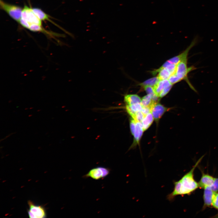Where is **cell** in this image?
I'll use <instances>...</instances> for the list:
<instances>
[{
    "label": "cell",
    "mask_w": 218,
    "mask_h": 218,
    "mask_svg": "<svg viewBox=\"0 0 218 218\" xmlns=\"http://www.w3.org/2000/svg\"><path fill=\"white\" fill-rule=\"evenodd\" d=\"M215 178L212 176L203 173L200 180L198 183L199 187L204 189L211 186L213 183Z\"/></svg>",
    "instance_id": "8fae6325"
},
{
    "label": "cell",
    "mask_w": 218,
    "mask_h": 218,
    "mask_svg": "<svg viewBox=\"0 0 218 218\" xmlns=\"http://www.w3.org/2000/svg\"><path fill=\"white\" fill-rule=\"evenodd\" d=\"M197 41V37H195L189 46L182 53L167 60L170 63L177 64L179 62L184 59L187 58L190 50L196 44Z\"/></svg>",
    "instance_id": "52a82bcc"
},
{
    "label": "cell",
    "mask_w": 218,
    "mask_h": 218,
    "mask_svg": "<svg viewBox=\"0 0 218 218\" xmlns=\"http://www.w3.org/2000/svg\"><path fill=\"white\" fill-rule=\"evenodd\" d=\"M42 21L35 14L32 8L25 5L23 8L21 18L19 21L20 24L27 29L33 25H42Z\"/></svg>",
    "instance_id": "7a4b0ae2"
},
{
    "label": "cell",
    "mask_w": 218,
    "mask_h": 218,
    "mask_svg": "<svg viewBox=\"0 0 218 218\" xmlns=\"http://www.w3.org/2000/svg\"><path fill=\"white\" fill-rule=\"evenodd\" d=\"M212 206L215 208L218 209V193H215L213 199Z\"/></svg>",
    "instance_id": "484cf974"
},
{
    "label": "cell",
    "mask_w": 218,
    "mask_h": 218,
    "mask_svg": "<svg viewBox=\"0 0 218 218\" xmlns=\"http://www.w3.org/2000/svg\"><path fill=\"white\" fill-rule=\"evenodd\" d=\"M187 61V58L177 64L174 73L181 81L185 80L193 90L197 92V90L190 83L188 77V74L196 68L193 66L188 67Z\"/></svg>",
    "instance_id": "3957f363"
},
{
    "label": "cell",
    "mask_w": 218,
    "mask_h": 218,
    "mask_svg": "<svg viewBox=\"0 0 218 218\" xmlns=\"http://www.w3.org/2000/svg\"><path fill=\"white\" fill-rule=\"evenodd\" d=\"M204 189V206L205 207L210 206L212 205L213 199L215 192L213 191L210 187H206Z\"/></svg>",
    "instance_id": "9c48e42d"
},
{
    "label": "cell",
    "mask_w": 218,
    "mask_h": 218,
    "mask_svg": "<svg viewBox=\"0 0 218 218\" xmlns=\"http://www.w3.org/2000/svg\"><path fill=\"white\" fill-rule=\"evenodd\" d=\"M154 118L151 112L145 116L142 121V124L144 131L146 130L152 124Z\"/></svg>",
    "instance_id": "2e32d148"
},
{
    "label": "cell",
    "mask_w": 218,
    "mask_h": 218,
    "mask_svg": "<svg viewBox=\"0 0 218 218\" xmlns=\"http://www.w3.org/2000/svg\"><path fill=\"white\" fill-rule=\"evenodd\" d=\"M169 109L158 103L153 104L151 108V113L154 119L157 121L162 117L164 113Z\"/></svg>",
    "instance_id": "ba28073f"
},
{
    "label": "cell",
    "mask_w": 218,
    "mask_h": 218,
    "mask_svg": "<svg viewBox=\"0 0 218 218\" xmlns=\"http://www.w3.org/2000/svg\"><path fill=\"white\" fill-rule=\"evenodd\" d=\"M29 210L28 213L30 218H42L45 217L44 209L41 206L34 205L31 201H28Z\"/></svg>",
    "instance_id": "8992f818"
},
{
    "label": "cell",
    "mask_w": 218,
    "mask_h": 218,
    "mask_svg": "<svg viewBox=\"0 0 218 218\" xmlns=\"http://www.w3.org/2000/svg\"><path fill=\"white\" fill-rule=\"evenodd\" d=\"M126 107L127 112L134 119L136 113L141 111L143 107L141 103H139L131 105H126Z\"/></svg>",
    "instance_id": "4fadbf2b"
},
{
    "label": "cell",
    "mask_w": 218,
    "mask_h": 218,
    "mask_svg": "<svg viewBox=\"0 0 218 218\" xmlns=\"http://www.w3.org/2000/svg\"><path fill=\"white\" fill-rule=\"evenodd\" d=\"M158 73L157 76L160 80L168 79L171 74L166 68L162 67L152 71L153 74L155 75Z\"/></svg>",
    "instance_id": "7c38bea8"
},
{
    "label": "cell",
    "mask_w": 218,
    "mask_h": 218,
    "mask_svg": "<svg viewBox=\"0 0 218 218\" xmlns=\"http://www.w3.org/2000/svg\"><path fill=\"white\" fill-rule=\"evenodd\" d=\"M145 116L151 112V108L149 107H143L141 111Z\"/></svg>",
    "instance_id": "83f0119b"
},
{
    "label": "cell",
    "mask_w": 218,
    "mask_h": 218,
    "mask_svg": "<svg viewBox=\"0 0 218 218\" xmlns=\"http://www.w3.org/2000/svg\"><path fill=\"white\" fill-rule=\"evenodd\" d=\"M32 115H29V117H30V116H32Z\"/></svg>",
    "instance_id": "f1b7e54d"
},
{
    "label": "cell",
    "mask_w": 218,
    "mask_h": 218,
    "mask_svg": "<svg viewBox=\"0 0 218 218\" xmlns=\"http://www.w3.org/2000/svg\"><path fill=\"white\" fill-rule=\"evenodd\" d=\"M110 170L108 168L99 166L94 168L90 170L83 177L84 178H90L95 180H98L104 178L110 173Z\"/></svg>",
    "instance_id": "5b68a950"
},
{
    "label": "cell",
    "mask_w": 218,
    "mask_h": 218,
    "mask_svg": "<svg viewBox=\"0 0 218 218\" xmlns=\"http://www.w3.org/2000/svg\"><path fill=\"white\" fill-rule=\"evenodd\" d=\"M203 157V156L200 158L192 169L180 180L174 182L173 190L167 196V199L169 201H173L175 197L178 195H189L199 187L198 183L194 179L193 172Z\"/></svg>",
    "instance_id": "6da1fadb"
},
{
    "label": "cell",
    "mask_w": 218,
    "mask_h": 218,
    "mask_svg": "<svg viewBox=\"0 0 218 218\" xmlns=\"http://www.w3.org/2000/svg\"><path fill=\"white\" fill-rule=\"evenodd\" d=\"M168 80L172 85L181 81L174 73L170 75Z\"/></svg>",
    "instance_id": "44dd1931"
},
{
    "label": "cell",
    "mask_w": 218,
    "mask_h": 218,
    "mask_svg": "<svg viewBox=\"0 0 218 218\" xmlns=\"http://www.w3.org/2000/svg\"><path fill=\"white\" fill-rule=\"evenodd\" d=\"M147 94H150L153 96L156 94L155 93L153 87L150 86H145L143 87Z\"/></svg>",
    "instance_id": "d4e9b609"
},
{
    "label": "cell",
    "mask_w": 218,
    "mask_h": 218,
    "mask_svg": "<svg viewBox=\"0 0 218 218\" xmlns=\"http://www.w3.org/2000/svg\"><path fill=\"white\" fill-rule=\"evenodd\" d=\"M160 81L159 78L157 76L149 79L140 83L139 85L143 87L145 86L152 87L157 84Z\"/></svg>",
    "instance_id": "d6986e66"
},
{
    "label": "cell",
    "mask_w": 218,
    "mask_h": 218,
    "mask_svg": "<svg viewBox=\"0 0 218 218\" xmlns=\"http://www.w3.org/2000/svg\"><path fill=\"white\" fill-rule=\"evenodd\" d=\"M176 65L171 63L167 61L163 64L161 67L166 68L172 74L175 72Z\"/></svg>",
    "instance_id": "ffe728a7"
},
{
    "label": "cell",
    "mask_w": 218,
    "mask_h": 218,
    "mask_svg": "<svg viewBox=\"0 0 218 218\" xmlns=\"http://www.w3.org/2000/svg\"><path fill=\"white\" fill-rule=\"evenodd\" d=\"M124 101L128 105H131L137 103H141V99L137 94H129L125 95Z\"/></svg>",
    "instance_id": "5bb4252c"
},
{
    "label": "cell",
    "mask_w": 218,
    "mask_h": 218,
    "mask_svg": "<svg viewBox=\"0 0 218 218\" xmlns=\"http://www.w3.org/2000/svg\"><path fill=\"white\" fill-rule=\"evenodd\" d=\"M210 187L214 192H216L218 191V178H215L213 184Z\"/></svg>",
    "instance_id": "4316f807"
},
{
    "label": "cell",
    "mask_w": 218,
    "mask_h": 218,
    "mask_svg": "<svg viewBox=\"0 0 218 218\" xmlns=\"http://www.w3.org/2000/svg\"><path fill=\"white\" fill-rule=\"evenodd\" d=\"M136 124V121L132 118H131L130 120V132L133 135H134L135 131Z\"/></svg>",
    "instance_id": "cb8c5ba5"
},
{
    "label": "cell",
    "mask_w": 218,
    "mask_h": 218,
    "mask_svg": "<svg viewBox=\"0 0 218 218\" xmlns=\"http://www.w3.org/2000/svg\"><path fill=\"white\" fill-rule=\"evenodd\" d=\"M144 131L141 123L136 122V129L133 135L134 136V141L130 148H134L137 144H139Z\"/></svg>",
    "instance_id": "30bf717a"
},
{
    "label": "cell",
    "mask_w": 218,
    "mask_h": 218,
    "mask_svg": "<svg viewBox=\"0 0 218 218\" xmlns=\"http://www.w3.org/2000/svg\"><path fill=\"white\" fill-rule=\"evenodd\" d=\"M32 108H33V107H31V108H30V109H31V108L32 109Z\"/></svg>",
    "instance_id": "f546056e"
},
{
    "label": "cell",
    "mask_w": 218,
    "mask_h": 218,
    "mask_svg": "<svg viewBox=\"0 0 218 218\" xmlns=\"http://www.w3.org/2000/svg\"><path fill=\"white\" fill-rule=\"evenodd\" d=\"M0 7L13 19L19 22L23 8L18 5L7 3L2 0H0Z\"/></svg>",
    "instance_id": "277c9868"
},
{
    "label": "cell",
    "mask_w": 218,
    "mask_h": 218,
    "mask_svg": "<svg viewBox=\"0 0 218 218\" xmlns=\"http://www.w3.org/2000/svg\"><path fill=\"white\" fill-rule=\"evenodd\" d=\"M173 85L171 84L166 86L159 95V97L162 98L165 96L170 91Z\"/></svg>",
    "instance_id": "7402d4cb"
},
{
    "label": "cell",
    "mask_w": 218,
    "mask_h": 218,
    "mask_svg": "<svg viewBox=\"0 0 218 218\" xmlns=\"http://www.w3.org/2000/svg\"><path fill=\"white\" fill-rule=\"evenodd\" d=\"M170 84L171 83L168 79L160 80L153 86L155 93L159 97V94L164 88L166 86Z\"/></svg>",
    "instance_id": "9a60e30c"
},
{
    "label": "cell",
    "mask_w": 218,
    "mask_h": 218,
    "mask_svg": "<svg viewBox=\"0 0 218 218\" xmlns=\"http://www.w3.org/2000/svg\"><path fill=\"white\" fill-rule=\"evenodd\" d=\"M145 117L144 115L141 111H139L136 113L133 119L136 122L141 123Z\"/></svg>",
    "instance_id": "603a6c76"
},
{
    "label": "cell",
    "mask_w": 218,
    "mask_h": 218,
    "mask_svg": "<svg viewBox=\"0 0 218 218\" xmlns=\"http://www.w3.org/2000/svg\"><path fill=\"white\" fill-rule=\"evenodd\" d=\"M32 9L35 14L41 21H51L49 15L41 9L38 8H34Z\"/></svg>",
    "instance_id": "e0dca14e"
},
{
    "label": "cell",
    "mask_w": 218,
    "mask_h": 218,
    "mask_svg": "<svg viewBox=\"0 0 218 218\" xmlns=\"http://www.w3.org/2000/svg\"><path fill=\"white\" fill-rule=\"evenodd\" d=\"M155 104L153 101L151 95L147 94L143 97L141 100V104L143 107H149Z\"/></svg>",
    "instance_id": "ac0fdd59"
}]
</instances>
